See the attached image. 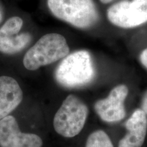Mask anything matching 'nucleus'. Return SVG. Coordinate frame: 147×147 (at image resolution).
<instances>
[{
	"label": "nucleus",
	"instance_id": "10",
	"mask_svg": "<svg viewBox=\"0 0 147 147\" xmlns=\"http://www.w3.org/2000/svg\"><path fill=\"white\" fill-rule=\"evenodd\" d=\"M128 133L121 140L119 147H141L147 132V117L142 109H137L125 123Z\"/></svg>",
	"mask_w": 147,
	"mask_h": 147
},
{
	"label": "nucleus",
	"instance_id": "14",
	"mask_svg": "<svg viewBox=\"0 0 147 147\" xmlns=\"http://www.w3.org/2000/svg\"><path fill=\"white\" fill-rule=\"evenodd\" d=\"M100 1L103 3H108L111 2V1H114V0H100Z\"/></svg>",
	"mask_w": 147,
	"mask_h": 147
},
{
	"label": "nucleus",
	"instance_id": "13",
	"mask_svg": "<svg viewBox=\"0 0 147 147\" xmlns=\"http://www.w3.org/2000/svg\"><path fill=\"white\" fill-rule=\"evenodd\" d=\"M141 107H142V111L144 112L145 115H146V116L147 117V92L145 93L144 97H143L142 98Z\"/></svg>",
	"mask_w": 147,
	"mask_h": 147
},
{
	"label": "nucleus",
	"instance_id": "5",
	"mask_svg": "<svg viewBox=\"0 0 147 147\" xmlns=\"http://www.w3.org/2000/svg\"><path fill=\"white\" fill-rule=\"evenodd\" d=\"M108 21L121 28L136 27L147 22V0H122L109 7Z\"/></svg>",
	"mask_w": 147,
	"mask_h": 147
},
{
	"label": "nucleus",
	"instance_id": "3",
	"mask_svg": "<svg viewBox=\"0 0 147 147\" xmlns=\"http://www.w3.org/2000/svg\"><path fill=\"white\" fill-rule=\"evenodd\" d=\"M47 5L53 16L77 28L88 29L99 20L93 0H48Z\"/></svg>",
	"mask_w": 147,
	"mask_h": 147
},
{
	"label": "nucleus",
	"instance_id": "12",
	"mask_svg": "<svg viewBox=\"0 0 147 147\" xmlns=\"http://www.w3.org/2000/svg\"><path fill=\"white\" fill-rule=\"evenodd\" d=\"M140 60L142 65L147 69V48L141 53L140 56Z\"/></svg>",
	"mask_w": 147,
	"mask_h": 147
},
{
	"label": "nucleus",
	"instance_id": "6",
	"mask_svg": "<svg viewBox=\"0 0 147 147\" xmlns=\"http://www.w3.org/2000/svg\"><path fill=\"white\" fill-rule=\"evenodd\" d=\"M23 25L19 16L8 18L0 28V53L14 55L23 51L32 41V36L28 32L19 34Z\"/></svg>",
	"mask_w": 147,
	"mask_h": 147
},
{
	"label": "nucleus",
	"instance_id": "8",
	"mask_svg": "<svg viewBox=\"0 0 147 147\" xmlns=\"http://www.w3.org/2000/svg\"><path fill=\"white\" fill-rule=\"evenodd\" d=\"M128 87L119 84L114 87L107 97L98 100L94 109L101 119L105 122H118L125 118L126 115L124 102L128 95Z\"/></svg>",
	"mask_w": 147,
	"mask_h": 147
},
{
	"label": "nucleus",
	"instance_id": "2",
	"mask_svg": "<svg viewBox=\"0 0 147 147\" xmlns=\"http://www.w3.org/2000/svg\"><path fill=\"white\" fill-rule=\"evenodd\" d=\"M69 53V48L62 35L48 34L27 51L23 57V65L28 70L34 71L63 59Z\"/></svg>",
	"mask_w": 147,
	"mask_h": 147
},
{
	"label": "nucleus",
	"instance_id": "11",
	"mask_svg": "<svg viewBox=\"0 0 147 147\" xmlns=\"http://www.w3.org/2000/svg\"><path fill=\"white\" fill-rule=\"evenodd\" d=\"M85 147H114L111 140L106 132L97 130L88 136Z\"/></svg>",
	"mask_w": 147,
	"mask_h": 147
},
{
	"label": "nucleus",
	"instance_id": "4",
	"mask_svg": "<svg viewBox=\"0 0 147 147\" xmlns=\"http://www.w3.org/2000/svg\"><path fill=\"white\" fill-rule=\"evenodd\" d=\"M88 113L87 105L80 99L74 95H69L55 114V130L65 138L76 136L83 129Z\"/></svg>",
	"mask_w": 147,
	"mask_h": 147
},
{
	"label": "nucleus",
	"instance_id": "9",
	"mask_svg": "<svg viewBox=\"0 0 147 147\" xmlns=\"http://www.w3.org/2000/svg\"><path fill=\"white\" fill-rule=\"evenodd\" d=\"M23 91L12 77L0 76V120L13 112L23 100Z\"/></svg>",
	"mask_w": 147,
	"mask_h": 147
},
{
	"label": "nucleus",
	"instance_id": "1",
	"mask_svg": "<svg viewBox=\"0 0 147 147\" xmlns=\"http://www.w3.org/2000/svg\"><path fill=\"white\" fill-rule=\"evenodd\" d=\"M95 75L91 55L85 50L77 51L67 55L55 71L56 81L66 88L87 85L93 80Z\"/></svg>",
	"mask_w": 147,
	"mask_h": 147
},
{
	"label": "nucleus",
	"instance_id": "7",
	"mask_svg": "<svg viewBox=\"0 0 147 147\" xmlns=\"http://www.w3.org/2000/svg\"><path fill=\"white\" fill-rule=\"evenodd\" d=\"M43 141L34 134L23 133L16 119L8 115L0 120L1 147H42Z\"/></svg>",
	"mask_w": 147,
	"mask_h": 147
}]
</instances>
